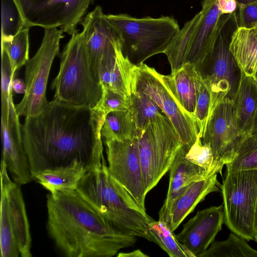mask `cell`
<instances>
[{
	"label": "cell",
	"mask_w": 257,
	"mask_h": 257,
	"mask_svg": "<svg viewBox=\"0 0 257 257\" xmlns=\"http://www.w3.org/2000/svg\"><path fill=\"white\" fill-rule=\"evenodd\" d=\"M100 112L54 99L38 115L21 125L23 146L32 176L47 169L82 163L89 170L106 162Z\"/></svg>",
	"instance_id": "obj_1"
},
{
	"label": "cell",
	"mask_w": 257,
	"mask_h": 257,
	"mask_svg": "<svg viewBox=\"0 0 257 257\" xmlns=\"http://www.w3.org/2000/svg\"><path fill=\"white\" fill-rule=\"evenodd\" d=\"M47 229L68 257H111L136 237L113 228L75 190L47 195Z\"/></svg>",
	"instance_id": "obj_2"
},
{
	"label": "cell",
	"mask_w": 257,
	"mask_h": 257,
	"mask_svg": "<svg viewBox=\"0 0 257 257\" xmlns=\"http://www.w3.org/2000/svg\"><path fill=\"white\" fill-rule=\"evenodd\" d=\"M76 191L117 230L154 242L149 223L153 218L109 174L106 162L86 172Z\"/></svg>",
	"instance_id": "obj_3"
},
{
	"label": "cell",
	"mask_w": 257,
	"mask_h": 257,
	"mask_svg": "<svg viewBox=\"0 0 257 257\" xmlns=\"http://www.w3.org/2000/svg\"><path fill=\"white\" fill-rule=\"evenodd\" d=\"M54 99L76 106L94 108L99 104L103 89L91 70L82 31L77 32L61 54L60 69L53 80Z\"/></svg>",
	"instance_id": "obj_4"
},
{
	"label": "cell",
	"mask_w": 257,
	"mask_h": 257,
	"mask_svg": "<svg viewBox=\"0 0 257 257\" xmlns=\"http://www.w3.org/2000/svg\"><path fill=\"white\" fill-rule=\"evenodd\" d=\"M106 17L120 34L123 54L137 66L164 53L180 29L172 16L137 18L124 13Z\"/></svg>",
	"instance_id": "obj_5"
},
{
	"label": "cell",
	"mask_w": 257,
	"mask_h": 257,
	"mask_svg": "<svg viewBox=\"0 0 257 257\" xmlns=\"http://www.w3.org/2000/svg\"><path fill=\"white\" fill-rule=\"evenodd\" d=\"M144 191L155 187L170 170L181 139L169 118L162 113L150 120L137 135Z\"/></svg>",
	"instance_id": "obj_6"
},
{
	"label": "cell",
	"mask_w": 257,
	"mask_h": 257,
	"mask_svg": "<svg viewBox=\"0 0 257 257\" xmlns=\"http://www.w3.org/2000/svg\"><path fill=\"white\" fill-rule=\"evenodd\" d=\"M238 28L236 12L221 15L212 48L197 69L210 87L215 107L225 97L232 98L239 83L242 72L229 49Z\"/></svg>",
	"instance_id": "obj_7"
},
{
	"label": "cell",
	"mask_w": 257,
	"mask_h": 257,
	"mask_svg": "<svg viewBox=\"0 0 257 257\" xmlns=\"http://www.w3.org/2000/svg\"><path fill=\"white\" fill-rule=\"evenodd\" d=\"M220 188L224 223L233 233L244 239H254L257 169L226 172Z\"/></svg>",
	"instance_id": "obj_8"
},
{
	"label": "cell",
	"mask_w": 257,
	"mask_h": 257,
	"mask_svg": "<svg viewBox=\"0 0 257 257\" xmlns=\"http://www.w3.org/2000/svg\"><path fill=\"white\" fill-rule=\"evenodd\" d=\"M63 31L57 28L45 29L41 45L32 58L25 64V81L27 90L15 104L17 114L25 117L41 113L49 103L46 89L49 73L59 46Z\"/></svg>",
	"instance_id": "obj_9"
},
{
	"label": "cell",
	"mask_w": 257,
	"mask_h": 257,
	"mask_svg": "<svg viewBox=\"0 0 257 257\" xmlns=\"http://www.w3.org/2000/svg\"><path fill=\"white\" fill-rule=\"evenodd\" d=\"M134 89L144 92L157 104L173 123L184 145L189 149L195 143L199 134L195 119L177 101L162 74L144 63L137 65Z\"/></svg>",
	"instance_id": "obj_10"
},
{
	"label": "cell",
	"mask_w": 257,
	"mask_h": 257,
	"mask_svg": "<svg viewBox=\"0 0 257 257\" xmlns=\"http://www.w3.org/2000/svg\"><path fill=\"white\" fill-rule=\"evenodd\" d=\"M93 0H20L22 16L18 25L30 28L60 27L73 35Z\"/></svg>",
	"instance_id": "obj_11"
},
{
	"label": "cell",
	"mask_w": 257,
	"mask_h": 257,
	"mask_svg": "<svg viewBox=\"0 0 257 257\" xmlns=\"http://www.w3.org/2000/svg\"><path fill=\"white\" fill-rule=\"evenodd\" d=\"M245 137L238 127L232 98L224 97L210 116L202 143L210 146L215 161L224 166L235 158Z\"/></svg>",
	"instance_id": "obj_12"
},
{
	"label": "cell",
	"mask_w": 257,
	"mask_h": 257,
	"mask_svg": "<svg viewBox=\"0 0 257 257\" xmlns=\"http://www.w3.org/2000/svg\"><path fill=\"white\" fill-rule=\"evenodd\" d=\"M109 174L146 210L142 167L137 137L124 140H103Z\"/></svg>",
	"instance_id": "obj_13"
},
{
	"label": "cell",
	"mask_w": 257,
	"mask_h": 257,
	"mask_svg": "<svg viewBox=\"0 0 257 257\" xmlns=\"http://www.w3.org/2000/svg\"><path fill=\"white\" fill-rule=\"evenodd\" d=\"M1 180V219L11 227L21 256L31 257L32 238L20 185L11 179L2 160Z\"/></svg>",
	"instance_id": "obj_14"
},
{
	"label": "cell",
	"mask_w": 257,
	"mask_h": 257,
	"mask_svg": "<svg viewBox=\"0 0 257 257\" xmlns=\"http://www.w3.org/2000/svg\"><path fill=\"white\" fill-rule=\"evenodd\" d=\"M89 57L90 66L100 83L99 69L101 61L114 54L121 46L120 34L107 19L100 6H96L80 22Z\"/></svg>",
	"instance_id": "obj_15"
},
{
	"label": "cell",
	"mask_w": 257,
	"mask_h": 257,
	"mask_svg": "<svg viewBox=\"0 0 257 257\" xmlns=\"http://www.w3.org/2000/svg\"><path fill=\"white\" fill-rule=\"evenodd\" d=\"M201 10L189 20V34L184 64L190 63L198 69L211 50L222 15L218 0H202Z\"/></svg>",
	"instance_id": "obj_16"
},
{
	"label": "cell",
	"mask_w": 257,
	"mask_h": 257,
	"mask_svg": "<svg viewBox=\"0 0 257 257\" xmlns=\"http://www.w3.org/2000/svg\"><path fill=\"white\" fill-rule=\"evenodd\" d=\"M223 223V204L211 206L197 211L175 236L187 257H199L214 240Z\"/></svg>",
	"instance_id": "obj_17"
},
{
	"label": "cell",
	"mask_w": 257,
	"mask_h": 257,
	"mask_svg": "<svg viewBox=\"0 0 257 257\" xmlns=\"http://www.w3.org/2000/svg\"><path fill=\"white\" fill-rule=\"evenodd\" d=\"M21 125L13 101L7 118L1 119L2 160L6 163L13 180L19 185H24L30 182L33 178L23 144Z\"/></svg>",
	"instance_id": "obj_18"
},
{
	"label": "cell",
	"mask_w": 257,
	"mask_h": 257,
	"mask_svg": "<svg viewBox=\"0 0 257 257\" xmlns=\"http://www.w3.org/2000/svg\"><path fill=\"white\" fill-rule=\"evenodd\" d=\"M187 149L184 145L179 149L169 170L168 191L159 212V220L166 223L174 201L194 182L211 176L204 169L191 163L185 158Z\"/></svg>",
	"instance_id": "obj_19"
},
{
	"label": "cell",
	"mask_w": 257,
	"mask_h": 257,
	"mask_svg": "<svg viewBox=\"0 0 257 257\" xmlns=\"http://www.w3.org/2000/svg\"><path fill=\"white\" fill-rule=\"evenodd\" d=\"M137 65L122 53L121 47L114 54L103 59L99 69V79L102 89L131 96L134 88Z\"/></svg>",
	"instance_id": "obj_20"
},
{
	"label": "cell",
	"mask_w": 257,
	"mask_h": 257,
	"mask_svg": "<svg viewBox=\"0 0 257 257\" xmlns=\"http://www.w3.org/2000/svg\"><path fill=\"white\" fill-rule=\"evenodd\" d=\"M217 177V174H214L206 179L194 182L174 201L166 222L172 231L178 228L207 195L220 190L221 185Z\"/></svg>",
	"instance_id": "obj_21"
},
{
	"label": "cell",
	"mask_w": 257,
	"mask_h": 257,
	"mask_svg": "<svg viewBox=\"0 0 257 257\" xmlns=\"http://www.w3.org/2000/svg\"><path fill=\"white\" fill-rule=\"evenodd\" d=\"M232 99L239 129L244 137L248 136L257 113V83L253 76L242 72Z\"/></svg>",
	"instance_id": "obj_22"
},
{
	"label": "cell",
	"mask_w": 257,
	"mask_h": 257,
	"mask_svg": "<svg viewBox=\"0 0 257 257\" xmlns=\"http://www.w3.org/2000/svg\"><path fill=\"white\" fill-rule=\"evenodd\" d=\"M196 73L195 65L186 63L171 75H162L165 84L177 101L194 119L196 104Z\"/></svg>",
	"instance_id": "obj_23"
},
{
	"label": "cell",
	"mask_w": 257,
	"mask_h": 257,
	"mask_svg": "<svg viewBox=\"0 0 257 257\" xmlns=\"http://www.w3.org/2000/svg\"><path fill=\"white\" fill-rule=\"evenodd\" d=\"M88 170L81 162L75 161L66 166L47 169L32 176L50 194L76 190L81 178Z\"/></svg>",
	"instance_id": "obj_24"
},
{
	"label": "cell",
	"mask_w": 257,
	"mask_h": 257,
	"mask_svg": "<svg viewBox=\"0 0 257 257\" xmlns=\"http://www.w3.org/2000/svg\"><path fill=\"white\" fill-rule=\"evenodd\" d=\"M229 49L241 71L254 77L257 73V31L239 27L233 34Z\"/></svg>",
	"instance_id": "obj_25"
},
{
	"label": "cell",
	"mask_w": 257,
	"mask_h": 257,
	"mask_svg": "<svg viewBox=\"0 0 257 257\" xmlns=\"http://www.w3.org/2000/svg\"><path fill=\"white\" fill-rule=\"evenodd\" d=\"M138 129L129 109L113 111L105 116L101 130L103 140H124L137 137Z\"/></svg>",
	"instance_id": "obj_26"
},
{
	"label": "cell",
	"mask_w": 257,
	"mask_h": 257,
	"mask_svg": "<svg viewBox=\"0 0 257 257\" xmlns=\"http://www.w3.org/2000/svg\"><path fill=\"white\" fill-rule=\"evenodd\" d=\"M29 30L19 24L14 34L2 35V48L5 49L9 56L14 74L29 59Z\"/></svg>",
	"instance_id": "obj_27"
},
{
	"label": "cell",
	"mask_w": 257,
	"mask_h": 257,
	"mask_svg": "<svg viewBox=\"0 0 257 257\" xmlns=\"http://www.w3.org/2000/svg\"><path fill=\"white\" fill-rule=\"evenodd\" d=\"M199 257H257V250L232 232L224 240H214Z\"/></svg>",
	"instance_id": "obj_28"
},
{
	"label": "cell",
	"mask_w": 257,
	"mask_h": 257,
	"mask_svg": "<svg viewBox=\"0 0 257 257\" xmlns=\"http://www.w3.org/2000/svg\"><path fill=\"white\" fill-rule=\"evenodd\" d=\"M196 104L195 119L202 139L210 116L215 108L210 87L197 70L195 77Z\"/></svg>",
	"instance_id": "obj_29"
},
{
	"label": "cell",
	"mask_w": 257,
	"mask_h": 257,
	"mask_svg": "<svg viewBox=\"0 0 257 257\" xmlns=\"http://www.w3.org/2000/svg\"><path fill=\"white\" fill-rule=\"evenodd\" d=\"M129 108L138 131L143 130L149 121L161 113L157 104L144 92L134 89Z\"/></svg>",
	"instance_id": "obj_30"
},
{
	"label": "cell",
	"mask_w": 257,
	"mask_h": 257,
	"mask_svg": "<svg viewBox=\"0 0 257 257\" xmlns=\"http://www.w3.org/2000/svg\"><path fill=\"white\" fill-rule=\"evenodd\" d=\"M149 229L158 244L170 257H187L182 243L176 238L173 231L162 220L152 219L149 223Z\"/></svg>",
	"instance_id": "obj_31"
},
{
	"label": "cell",
	"mask_w": 257,
	"mask_h": 257,
	"mask_svg": "<svg viewBox=\"0 0 257 257\" xmlns=\"http://www.w3.org/2000/svg\"><path fill=\"white\" fill-rule=\"evenodd\" d=\"M185 157L191 163L204 169L210 175L221 173L223 166L215 161L210 146L202 143L199 133L195 143L187 149Z\"/></svg>",
	"instance_id": "obj_32"
},
{
	"label": "cell",
	"mask_w": 257,
	"mask_h": 257,
	"mask_svg": "<svg viewBox=\"0 0 257 257\" xmlns=\"http://www.w3.org/2000/svg\"><path fill=\"white\" fill-rule=\"evenodd\" d=\"M226 172L257 169V134L246 136L234 160L226 165Z\"/></svg>",
	"instance_id": "obj_33"
},
{
	"label": "cell",
	"mask_w": 257,
	"mask_h": 257,
	"mask_svg": "<svg viewBox=\"0 0 257 257\" xmlns=\"http://www.w3.org/2000/svg\"><path fill=\"white\" fill-rule=\"evenodd\" d=\"M1 74V118H6L9 114L10 104L13 101L12 82L15 74L13 72L9 56L4 48H2Z\"/></svg>",
	"instance_id": "obj_34"
},
{
	"label": "cell",
	"mask_w": 257,
	"mask_h": 257,
	"mask_svg": "<svg viewBox=\"0 0 257 257\" xmlns=\"http://www.w3.org/2000/svg\"><path fill=\"white\" fill-rule=\"evenodd\" d=\"M131 105V96L103 89L101 100L96 108L105 116L109 112L129 109Z\"/></svg>",
	"instance_id": "obj_35"
},
{
	"label": "cell",
	"mask_w": 257,
	"mask_h": 257,
	"mask_svg": "<svg viewBox=\"0 0 257 257\" xmlns=\"http://www.w3.org/2000/svg\"><path fill=\"white\" fill-rule=\"evenodd\" d=\"M239 27L253 28L257 23V1L246 5H237Z\"/></svg>",
	"instance_id": "obj_36"
},
{
	"label": "cell",
	"mask_w": 257,
	"mask_h": 257,
	"mask_svg": "<svg viewBox=\"0 0 257 257\" xmlns=\"http://www.w3.org/2000/svg\"><path fill=\"white\" fill-rule=\"evenodd\" d=\"M218 4L222 15L235 12L237 6L236 0H218Z\"/></svg>",
	"instance_id": "obj_37"
},
{
	"label": "cell",
	"mask_w": 257,
	"mask_h": 257,
	"mask_svg": "<svg viewBox=\"0 0 257 257\" xmlns=\"http://www.w3.org/2000/svg\"><path fill=\"white\" fill-rule=\"evenodd\" d=\"M12 88L18 94H25L27 90L26 82L22 79H14L12 82Z\"/></svg>",
	"instance_id": "obj_38"
},
{
	"label": "cell",
	"mask_w": 257,
	"mask_h": 257,
	"mask_svg": "<svg viewBox=\"0 0 257 257\" xmlns=\"http://www.w3.org/2000/svg\"><path fill=\"white\" fill-rule=\"evenodd\" d=\"M117 257H148L149 255L144 253L140 249H136L128 252H119Z\"/></svg>",
	"instance_id": "obj_39"
},
{
	"label": "cell",
	"mask_w": 257,
	"mask_h": 257,
	"mask_svg": "<svg viewBox=\"0 0 257 257\" xmlns=\"http://www.w3.org/2000/svg\"><path fill=\"white\" fill-rule=\"evenodd\" d=\"M254 239L257 242V202L256 204L254 221Z\"/></svg>",
	"instance_id": "obj_40"
},
{
	"label": "cell",
	"mask_w": 257,
	"mask_h": 257,
	"mask_svg": "<svg viewBox=\"0 0 257 257\" xmlns=\"http://www.w3.org/2000/svg\"><path fill=\"white\" fill-rule=\"evenodd\" d=\"M15 7L18 11L19 19H20L22 16V9L20 3V0H13Z\"/></svg>",
	"instance_id": "obj_41"
},
{
	"label": "cell",
	"mask_w": 257,
	"mask_h": 257,
	"mask_svg": "<svg viewBox=\"0 0 257 257\" xmlns=\"http://www.w3.org/2000/svg\"><path fill=\"white\" fill-rule=\"evenodd\" d=\"M257 0H236L237 5H246L256 1Z\"/></svg>",
	"instance_id": "obj_42"
},
{
	"label": "cell",
	"mask_w": 257,
	"mask_h": 257,
	"mask_svg": "<svg viewBox=\"0 0 257 257\" xmlns=\"http://www.w3.org/2000/svg\"><path fill=\"white\" fill-rule=\"evenodd\" d=\"M257 134V113L254 119L253 128L250 134Z\"/></svg>",
	"instance_id": "obj_43"
},
{
	"label": "cell",
	"mask_w": 257,
	"mask_h": 257,
	"mask_svg": "<svg viewBox=\"0 0 257 257\" xmlns=\"http://www.w3.org/2000/svg\"><path fill=\"white\" fill-rule=\"evenodd\" d=\"M256 82L257 83V73H256V74L255 75V76L253 77Z\"/></svg>",
	"instance_id": "obj_44"
},
{
	"label": "cell",
	"mask_w": 257,
	"mask_h": 257,
	"mask_svg": "<svg viewBox=\"0 0 257 257\" xmlns=\"http://www.w3.org/2000/svg\"><path fill=\"white\" fill-rule=\"evenodd\" d=\"M255 28V29L257 31V23L255 25L254 27H253Z\"/></svg>",
	"instance_id": "obj_45"
}]
</instances>
